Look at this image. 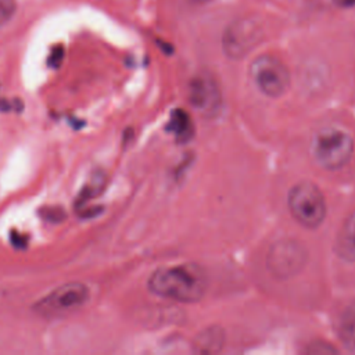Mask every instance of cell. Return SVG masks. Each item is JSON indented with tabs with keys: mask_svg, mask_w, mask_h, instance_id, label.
Segmentation results:
<instances>
[{
	"mask_svg": "<svg viewBox=\"0 0 355 355\" xmlns=\"http://www.w3.org/2000/svg\"><path fill=\"white\" fill-rule=\"evenodd\" d=\"M148 290L166 300L197 302L207 291V276L197 263H178L158 268L148 279Z\"/></svg>",
	"mask_w": 355,
	"mask_h": 355,
	"instance_id": "1",
	"label": "cell"
},
{
	"mask_svg": "<svg viewBox=\"0 0 355 355\" xmlns=\"http://www.w3.org/2000/svg\"><path fill=\"white\" fill-rule=\"evenodd\" d=\"M354 148L351 132L341 125L320 126L312 133L308 146L312 161L326 171H338L348 165Z\"/></svg>",
	"mask_w": 355,
	"mask_h": 355,
	"instance_id": "2",
	"label": "cell"
},
{
	"mask_svg": "<svg viewBox=\"0 0 355 355\" xmlns=\"http://www.w3.org/2000/svg\"><path fill=\"white\" fill-rule=\"evenodd\" d=\"M287 207L291 216L306 229L319 227L327 215L324 194L309 180H301L290 189Z\"/></svg>",
	"mask_w": 355,
	"mask_h": 355,
	"instance_id": "3",
	"label": "cell"
},
{
	"mask_svg": "<svg viewBox=\"0 0 355 355\" xmlns=\"http://www.w3.org/2000/svg\"><path fill=\"white\" fill-rule=\"evenodd\" d=\"M248 73L257 89L268 97H280L290 87V71L275 55L262 54L254 58L250 64Z\"/></svg>",
	"mask_w": 355,
	"mask_h": 355,
	"instance_id": "4",
	"label": "cell"
},
{
	"mask_svg": "<svg viewBox=\"0 0 355 355\" xmlns=\"http://www.w3.org/2000/svg\"><path fill=\"white\" fill-rule=\"evenodd\" d=\"M89 298V288L78 282H71L57 287L36 305V312L44 316L61 315L82 306Z\"/></svg>",
	"mask_w": 355,
	"mask_h": 355,
	"instance_id": "5",
	"label": "cell"
},
{
	"mask_svg": "<svg viewBox=\"0 0 355 355\" xmlns=\"http://www.w3.org/2000/svg\"><path fill=\"white\" fill-rule=\"evenodd\" d=\"M261 25L250 18L230 24L223 33V50L232 58H241L261 40Z\"/></svg>",
	"mask_w": 355,
	"mask_h": 355,
	"instance_id": "6",
	"label": "cell"
},
{
	"mask_svg": "<svg viewBox=\"0 0 355 355\" xmlns=\"http://www.w3.org/2000/svg\"><path fill=\"white\" fill-rule=\"evenodd\" d=\"M306 259L304 247L293 240L276 243L268 254V268L279 277H288L298 273Z\"/></svg>",
	"mask_w": 355,
	"mask_h": 355,
	"instance_id": "7",
	"label": "cell"
},
{
	"mask_svg": "<svg viewBox=\"0 0 355 355\" xmlns=\"http://www.w3.org/2000/svg\"><path fill=\"white\" fill-rule=\"evenodd\" d=\"M187 92L189 103L198 114L204 116H214L218 114L222 104V96L214 76L205 72L193 76Z\"/></svg>",
	"mask_w": 355,
	"mask_h": 355,
	"instance_id": "8",
	"label": "cell"
},
{
	"mask_svg": "<svg viewBox=\"0 0 355 355\" xmlns=\"http://www.w3.org/2000/svg\"><path fill=\"white\" fill-rule=\"evenodd\" d=\"M336 252L340 258L355 262V211L347 215L336 237Z\"/></svg>",
	"mask_w": 355,
	"mask_h": 355,
	"instance_id": "9",
	"label": "cell"
},
{
	"mask_svg": "<svg viewBox=\"0 0 355 355\" xmlns=\"http://www.w3.org/2000/svg\"><path fill=\"white\" fill-rule=\"evenodd\" d=\"M337 336L347 348L355 351V301L349 302L338 315Z\"/></svg>",
	"mask_w": 355,
	"mask_h": 355,
	"instance_id": "10",
	"label": "cell"
},
{
	"mask_svg": "<svg viewBox=\"0 0 355 355\" xmlns=\"http://www.w3.org/2000/svg\"><path fill=\"white\" fill-rule=\"evenodd\" d=\"M171 130L180 139H186L187 136H191L193 128H191V122L190 118L187 116V114L176 110L172 116H171Z\"/></svg>",
	"mask_w": 355,
	"mask_h": 355,
	"instance_id": "11",
	"label": "cell"
},
{
	"mask_svg": "<svg viewBox=\"0 0 355 355\" xmlns=\"http://www.w3.org/2000/svg\"><path fill=\"white\" fill-rule=\"evenodd\" d=\"M17 10L15 0H0V26L7 24Z\"/></svg>",
	"mask_w": 355,
	"mask_h": 355,
	"instance_id": "12",
	"label": "cell"
},
{
	"mask_svg": "<svg viewBox=\"0 0 355 355\" xmlns=\"http://www.w3.org/2000/svg\"><path fill=\"white\" fill-rule=\"evenodd\" d=\"M101 189H103L101 178H96L93 182L89 183V186H86V187L82 190V193H80V196H79V204H82V202H85L86 200H89V198L97 196V194L101 191Z\"/></svg>",
	"mask_w": 355,
	"mask_h": 355,
	"instance_id": "13",
	"label": "cell"
},
{
	"mask_svg": "<svg viewBox=\"0 0 355 355\" xmlns=\"http://www.w3.org/2000/svg\"><path fill=\"white\" fill-rule=\"evenodd\" d=\"M43 212V218H46L47 220H51V222H60V220H62L64 219V211L61 209V208H55V207H53V208H44V209H42Z\"/></svg>",
	"mask_w": 355,
	"mask_h": 355,
	"instance_id": "14",
	"label": "cell"
},
{
	"mask_svg": "<svg viewBox=\"0 0 355 355\" xmlns=\"http://www.w3.org/2000/svg\"><path fill=\"white\" fill-rule=\"evenodd\" d=\"M62 55H64V51H62V47H55L51 54H50V58H49V64L51 67H58L61 60H62Z\"/></svg>",
	"mask_w": 355,
	"mask_h": 355,
	"instance_id": "15",
	"label": "cell"
},
{
	"mask_svg": "<svg viewBox=\"0 0 355 355\" xmlns=\"http://www.w3.org/2000/svg\"><path fill=\"white\" fill-rule=\"evenodd\" d=\"M338 7H355V0H334Z\"/></svg>",
	"mask_w": 355,
	"mask_h": 355,
	"instance_id": "16",
	"label": "cell"
},
{
	"mask_svg": "<svg viewBox=\"0 0 355 355\" xmlns=\"http://www.w3.org/2000/svg\"><path fill=\"white\" fill-rule=\"evenodd\" d=\"M191 1H196V3H202V1H207V0H191Z\"/></svg>",
	"mask_w": 355,
	"mask_h": 355,
	"instance_id": "17",
	"label": "cell"
}]
</instances>
